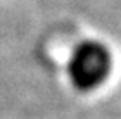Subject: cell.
Masks as SVG:
<instances>
[{
    "label": "cell",
    "instance_id": "1",
    "mask_svg": "<svg viewBox=\"0 0 121 119\" xmlns=\"http://www.w3.org/2000/svg\"><path fill=\"white\" fill-rule=\"evenodd\" d=\"M109 52L99 41H83L71 52L68 76L78 90H92L104 81L109 73Z\"/></svg>",
    "mask_w": 121,
    "mask_h": 119
}]
</instances>
